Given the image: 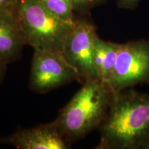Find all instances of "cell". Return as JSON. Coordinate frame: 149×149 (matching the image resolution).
Masks as SVG:
<instances>
[{
	"instance_id": "obj_7",
	"label": "cell",
	"mask_w": 149,
	"mask_h": 149,
	"mask_svg": "<svg viewBox=\"0 0 149 149\" xmlns=\"http://www.w3.org/2000/svg\"><path fill=\"white\" fill-rule=\"evenodd\" d=\"M0 144L19 149H66L69 146V143L54 122L19 130L6 137H0Z\"/></svg>"
},
{
	"instance_id": "obj_1",
	"label": "cell",
	"mask_w": 149,
	"mask_h": 149,
	"mask_svg": "<svg viewBox=\"0 0 149 149\" xmlns=\"http://www.w3.org/2000/svg\"><path fill=\"white\" fill-rule=\"evenodd\" d=\"M97 149H146L149 145V93L125 89L112 94L99 126Z\"/></svg>"
},
{
	"instance_id": "obj_13",
	"label": "cell",
	"mask_w": 149,
	"mask_h": 149,
	"mask_svg": "<svg viewBox=\"0 0 149 149\" xmlns=\"http://www.w3.org/2000/svg\"><path fill=\"white\" fill-rule=\"evenodd\" d=\"M19 0H0V8L16 9Z\"/></svg>"
},
{
	"instance_id": "obj_12",
	"label": "cell",
	"mask_w": 149,
	"mask_h": 149,
	"mask_svg": "<svg viewBox=\"0 0 149 149\" xmlns=\"http://www.w3.org/2000/svg\"><path fill=\"white\" fill-rule=\"evenodd\" d=\"M141 0H118L117 5L119 8L124 9H135L139 4Z\"/></svg>"
},
{
	"instance_id": "obj_3",
	"label": "cell",
	"mask_w": 149,
	"mask_h": 149,
	"mask_svg": "<svg viewBox=\"0 0 149 149\" xmlns=\"http://www.w3.org/2000/svg\"><path fill=\"white\" fill-rule=\"evenodd\" d=\"M16 12L26 45L33 49L62 52L74 21L60 18L40 0H19Z\"/></svg>"
},
{
	"instance_id": "obj_10",
	"label": "cell",
	"mask_w": 149,
	"mask_h": 149,
	"mask_svg": "<svg viewBox=\"0 0 149 149\" xmlns=\"http://www.w3.org/2000/svg\"><path fill=\"white\" fill-rule=\"evenodd\" d=\"M42 4L54 14L66 21L73 22L75 19L70 0H40Z\"/></svg>"
},
{
	"instance_id": "obj_6",
	"label": "cell",
	"mask_w": 149,
	"mask_h": 149,
	"mask_svg": "<svg viewBox=\"0 0 149 149\" xmlns=\"http://www.w3.org/2000/svg\"><path fill=\"white\" fill-rule=\"evenodd\" d=\"M99 36L96 28L86 19H77L68 33L62 55L79 72L83 81L97 79L93 64L94 46Z\"/></svg>"
},
{
	"instance_id": "obj_9",
	"label": "cell",
	"mask_w": 149,
	"mask_h": 149,
	"mask_svg": "<svg viewBox=\"0 0 149 149\" xmlns=\"http://www.w3.org/2000/svg\"><path fill=\"white\" fill-rule=\"evenodd\" d=\"M120 44L104 41L99 37L95 43L93 64L97 77L107 86L114 70Z\"/></svg>"
},
{
	"instance_id": "obj_15",
	"label": "cell",
	"mask_w": 149,
	"mask_h": 149,
	"mask_svg": "<svg viewBox=\"0 0 149 149\" xmlns=\"http://www.w3.org/2000/svg\"><path fill=\"white\" fill-rule=\"evenodd\" d=\"M146 149H149V145L148 146V147H147V148H146Z\"/></svg>"
},
{
	"instance_id": "obj_8",
	"label": "cell",
	"mask_w": 149,
	"mask_h": 149,
	"mask_svg": "<svg viewBox=\"0 0 149 149\" xmlns=\"http://www.w3.org/2000/svg\"><path fill=\"white\" fill-rule=\"evenodd\" d=\"M16 9L0 8V57L7 64L17 60L26 45Z\"/></svg>"
},
{
	"instance_id": "obj_14",
	"label": "cell",
	"mask_w": 149,
	"mask_h": 149,
	"mask_svg": "<svg viewBox=\"0 0 149 149\" xmlns=\"http://www.w3.org/2000/svg\"><path fill=\"white\" fill-rule=\"evenodd\" d=\"M7 64L6 61L0 57V85L3 82L4 79L6 71Z\"/></svg>"
},
{
	"instance_id": "obj_11",
	"label": "cell",
	"mask_w": 149,
	"mask_h": 149,
	"mask_svg": "<svg viewBox=\"0 0 149 149\" xmlns=\"http://www.w3.org/2000/svg\"><path fill=\"white\" fill-rule=\"evenodd\" d=\"M74 11L86 13L95 7L102 4L107 0H70Z\"/></svg>"
},
{
	"instance_id": "obj_4",
	"label": "cell",
	"mask_w": 149,
	"mask_h": 149,
	"mask_svg": "<svg viewBox=\"0 0 149 149\" xmlns=\"http://www.w3.org/2000/svg\"><path fill=\"white\" fill-rule=\"evenodd\" d=\"M141 83L149 84V41L120 44L107 86L112 93H115Z\"/></svg>"
},
{
	"instance_id": "obj_5",
	"label": "cell",
	"mask_w": 149,
	"mask_h": 149,
	"mask_svg": "<svg viewBox=\"0 0 149 149\" xmlns=\"http://www.w3.org/2000/svg\"><path fill=\"white\" fill-rule=\"evenodd\" d=\"M74 80H81L79 72L62 53L34 49L30 75V87L33 91L47 93Z\"/></svg>"
},
{
	"instance_id": "obj_2",
	"label": "cell",
	"mask_w": 149,
	"mask_h": 149,
	"mask_svg": "<svg viewBox=\"0 0 149 149\" xmlns=\"http://www.w3.org/2000/svg\"><path fill=\"white\" fill-rule=\"evenodd\" d=\"M112 94L98 79L84 82L53 122L68 143L82 138L100 126L109 110Z\"/></svg>"
}]
</instances>
